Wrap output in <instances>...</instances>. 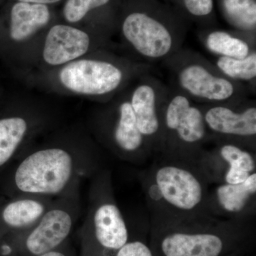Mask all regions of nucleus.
<instances>
[{"instance_id":"14","label":"nucleus","mask_w":256,"mask_h":256,"mask_svg":"<svg viewBox=\"0 0 256 256\" xmlns=\"http://www.w3.org/2000/svg\"><path fill=\"white\" fill-rule=\"evenodd\" d=\"M129 92L130 102L140 132L152 150L159 152L161 116L169 86L152 75L143 74Z\"/></svg>"},{"instance_id":"5","label":"nucleus","mask_w":256,"mask_h":256,"mask_svg":"<svg viewBox=\"0 0 256 256\" xmlns=\"http://www.w3.org/2000/svg\"><path fill=\"white\" fill-rule=\"evenodd\" d=\"M171 84L198 105L242 104L252 94L247 86L220 73L201 54L184 47L163 60Z\"/></svg>"},{"instance_id":"1","label":"nucleus","mask_w":256,"mask_h":256,"mask_svg":"<svg viewBox=\"0 0 256 256\" xmlns=\"http://www.w3.org/2000/svg\"><path fill=\"white\" fill-rule=\"evenodd\" d=\"M255 236L250 220H220L204 214L152 220L149 246L154 256H226L247 254Z\"/></svg>"},{"instance_id":"8","label":"nucleus","mask_w":256,"mask_h":256,"mask_svg":"<svg viewBox=\"0 0 256 256\" xmlns=\"http://www.w3.org/2000/svg\"><path fill=\"white\" fill-rule=\"evenodd\" d=\"M100 136L106 146L121 160L140 163L152 150L138 129L129 92L121 94L104 112Z\"/></svg>"},{"instance_id":"23","label":"nucleus","mask_w":256,"mask_h":256,"mask_svg":"<svg viewBox=\"0 0 256 256\" xmlns=\"http://www.w3.org/2000/svg\"><path fill=\"white\" fill-rule=\"evenodd\" d=\"M172 6L200 30L218 28L215 0H175Z\"/></svg>"},{"instance_id":"2","label":"nucleus","mask_w":256,"mask_h":256,"mask_svg":"<svg viewBox=\"0 0 256 256\" xmlns=\"http://www.w3.org/2000/svg\"><path fill=\"white\" fill-rule=\"evenodd\" d=\"M190 24L163 0H120L117 26L132 60L162 62L183 47Z\"/></svg>"},{"instance_id":"26","label":"nucleus","mask_w":256,"mask_h":256,"mask_svg":"<svg viewBox=\"0 0 256 256\" xmlns=\"http://www.w3.org/2000/svg\"><path fill=\"white\" fill-rule=\"evenodd\" d=\"M35 256H66L63 252H57V250H53L50 252H44V254H40V255Z\"/></svg>"},{"instance_id":"6","label":"nucleus","mask_w":256,"mask_h":256,"mask_svg":"<svg viewBox=\"0 0 256 256\" xmlns=\"http://www.w3.org/2000/svg\"><path fill=\"white\" fill-rule=\"evenodd\" d=\"M106 50H98L94 57L62 66L58 75L60 85L78 95L110 99L124 90L130 82L151 72L150 64L120 58Z\"/></svg>"},{"instance_id":"10","label":"nucleus","mask_w":256,"mask_h":256,"mask_svg":"<svg viewBox=\"0 0 256 256\" xmlns=\"http://www.w3.org/2000/svg\"><path fill=\"white\" fill-rule=\"evenodd\" d=\"M111 33L104 28L88 32L67 23L55 24L45 36L42 60L50 66H62L90 52L106 50Z\"/></svg>"},{"instance_id":"27","label":"nucleus","mask_w":256,"mask_h":256,"mask_svg":"<svg viewBox=\"0 0 256 256\" xmlns=\"http://www.w3.org/2000/svg\"><path fill=\"white\" fill-rule=\"evenodd\" d=\"M246 254H239V252H236V254H230V255L226 256H246Z\"/></svg>"},{"instance_id":"17","label":"nucleus","mask_w":256,"mask_h":256,"mask_svg":"<svg viewBox=\"0 0 256 256\" xmlns=\"http://www.w3.org/2000/svg\"><path fill=\"white\" fill-rule=\"evenodd\" d=\"M52 18L50 6L15 1L10 10V38L24 44L46 28Z\"/></svg>"},{"instance_id":"11","label":"nucleus","mask_w":256,"mask_h":256,"mask_svg":"<svg viewBox=\"0 0 256 256\" xmlns=\"http://www.w3.org/2000/svg\"><path fill=\"white\" fill-rule=\"evenodd\" d=\"M214 146L204 148L196 165L208 184L244 182L256 172V150L238 143L212 140Z\"/></svg>"},{"instance_id":"15","label":"nucleus","mask_w":256,"mask_h":256,"mask_svg":"<svg viewBox=\"0 0 256 256\" xmlns=\"http://www.w3.org/2000/svg\"><path fill=\"white\" fill-rule=\"evenodd\" d=\"M256 172L244 182L217 184L208 192L207 210L208 214L224 220H250L255 212Z\"/></svg>"},{"instance_id":"7","label":"nucleus","mask_w":256,"mask_h":256,"mask_svg":"<svg viewBox=\"0 0 256 256\" xmlns=\"http://www.w3.org/2000/svg\"><path fill=\"white\" fill-rule=\"evenodd\" d=\"M208 141L201 106L169 85L162 111L159 152L196 164Z\"/></svg>"},{"instance_id":"28","label":"nucleus","mask_w":256,"mask_h":256,"mask_svg":"<svg viewBox=\"0 0 256 256\" xmlns=\"http://www.w3.org/2000/svg\"><path fill=\"white\" fill-rule=\"evenodd\" d=\"M165 2L168 3V4L173 5L174 4L175 0H163Z\"/></svg>"},{"instance_id":"22","label":"nucleus","mask_w":256,"mask_h":256,"mask_svg":"<svg viewBox=\"0 0 256 256\" xmlns=\"http://www.w3.org/2000/svg\"><path fill=\"white\" fill-rule=\"evenodd\" d=\"M213 64L227 78L247 86L252 94L256 92V50L242 58L216 57Z\"/></svg>"},{"instance_id":"3","label":"nucleus","mask_w":256,"mask_h":256,"mask_svg":"<svg viewBox=\"0 0 256 256\" xmlns=\"http://www.w3.org/2000/svg\"><path fill=\"white\" fill-rule=\"evenodd\" d=\"M143 182L152 220L208 214L210 184L196 164L162 156Z\"/></svg>"},{"instance_id":"16","label":"nucleus","mask_w":256,"mask_h":256,"mask_svg":"<svg viewBox=\"0 0 256 256\" xmlns=\"http://www.w3.org/2000/svg\"><path fill=\"white\" fill-rule=\"evenodd\" d=\"M198 36L204 48L216 57L242 58L256 50L255 33L216 28L200 30Z\"/></svg>"},{"instance_id":"13","label":"nucleus","mask_w":256,"mask_h":256,"mask_svg":"<svg viewBox=\"0 0 256 256\" xmlns=\"http://www.w3.org/2000/svg\"><path fill=\"white\" fill-rule=\"evenodd\" d=\"M78 186L58 196L30 228L25 240V247L32 255L54 250L68 236L78 216Z\"/></svg>"},{"instance_id":"12","label":"nucleus","mask_w":256,"mask_h":256,"mask_svg":"<svg viewBox=\"0 0 256 256\" xmlns=\"http://www.w3.org/2000/svg\"><path fill=\"white\" fill-rule=\"evenodd\" d=\"M200 106L208 131V141L238 143L256 150L255 100L249 99L234 105L214 104Z\"/></svg>"},{"instance_id":"19","label":"nucleus","mask_w":256,"mask_h":256,"mask_svg":"<svg viewBox=\"0 0 256 256\" xmlns=\"http://www.w3.org/2000/svg\"><path fill=\"white\" fill-rule=\"evenodd\" d=\"M53 202L48 197L23 196L4 207L2 218L10 228H31L43 216Z\"/></svg>"},{"instance_id":"9","label":"nucleus","mask_w":256,"mask_h":256,"mask_svg":"<svg viewBox=\"0 0 256 256\" xmlns=\"http://www.w3.org/2000/svg\"><path fill=\"white\" fill-rule=\"evenodd\" d=\"M86 218L98 245L104 250L116 252L132 240L124 215L112 196L108 174L98 175L94 182Z\"/></svg>"},{"instance_id":"4","label":"nucleus","mask_w":256,"mask_h":256,"mask_svg":"<svg viewBox=\"0 0 256 256\" xmlns=\"http://www.w3.org/2000/svg\"><path fill=\"white\" fill-rule=\"evenodd\" d=\"M88 154L64 143L38 148L25 154L16 166L14 188L22 196H62L94 170Z\"/></svg>"},{"instance_id":"20","label":"nucleus","mask_w":256,"mask_h":256,"mask_svg":"<svg viewBox=\"0 0 256 256\" xmlns=\"http://www.w3.org/2000/svg\"><path fill=\"white\" fill-rule=\"evenodd\" d=\"M34 128V121L24 114L0 119V168L24 146Z\"/></svg>"},{"instance_id":"25","label":"nucleus","mask_w":256,"mask_h":256,"mask_svg":"<svg viewBox=\"0 0 256 256\" xmlns=\"http://www.w3.org/2000/svg\"><path fill=\"white\" fill-rule=\"evenodd\" d=\"M16 2L32 3V4H44L50 6V4H56L62 0H15Z\"/></svg>"},{"instance_id":"18","label":"nucleus","mask_w":256,"mask_h":256,"mask_svg":"<svg viewBox=\"0 0 256 256\" xmlns=\"http://www.w3.org/2000/svg\"><path fill=\"white\" fill-rule=\"evenodd\" d=\"M120 0H66L62 15L66 22L76 24L87 18H94L98 28L111 32L117 26Z\"/></svg>"},{"instance_id":"24","label":"nucleus","mask_w":256,"mask_h":256,"mask_svg":"<svg viewBox=\"0 0 256 256\" xmlns=\"http://www.w3.org/2000/svg\"><path fill=\"white\" fill-rule=\"evenodd\" d=\"M114 256H154L149 244L144 239L134 238L116 252Z\"/></svg>"},{"instance_id":"21","label":"nucleus","mask_w":256,"mask_h":256,"mask_svg":"<svg viewBox=\"0 0 256 256\" xmlns=\"http://www.w3.org/2000/svg\"><path fill=\"white\" fill-rule=\"evenodd\" d=\"M215 2L232 30L256 34V0H215Z\"/></svg>"}]
</instances>
